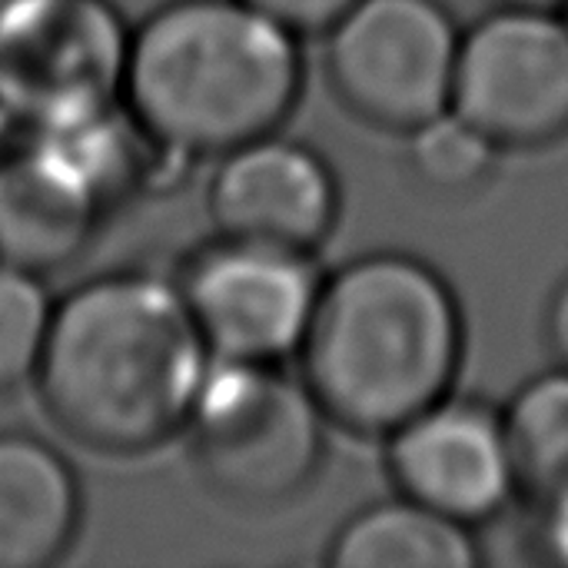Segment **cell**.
<instances>
[{
    "mask_svg": "<svg viewBox=\"0 0 568 568\" xmlns=\"http://www.w3.org/2000/svg\"><path fill=\"white\" fill-rule=\"evenodd\" d=\"M210 363L176 283L106 273L53 303L33 383L77 443L143 453L186 426Z\"/></svg>",
    "mask_w": 568,
    "mask_h": 568,
    "instance_id": "1",
    "label": "cell"
},
{
    "mask_svg": "<svg viewBox=\"0 0 568 568\" xmlns=\"http://www.w3.org/2000/svg\"><path fill=\"white\" fill-rule=\"evenodd\" d=\"M466 326L453 286L406 253H369L323 280L300 359L323 416L369 439L453 396Z\"/></svg>",
    "mask_w": 568,
    "mask_h": 568,
    "instance_id": "2",
    "label": "cell"
},
{
    "mask_svg": "<svg viewBox=\"0 0 568 568\" xmlns=\"http://www.w3.org/2000/svg\"><path fill=\"white\" fill-rule=\"evenodd\" d=\"M300 90L296 33L246 0H173L130 33L123 106L183 160L276 133Z\"/></svg>",
    "mask_w": 568,
    "mask_h": 568,
    "instance_id": "3",
    "label": "cell"
},
{
    "mask_svg": "<svg viewBox=\"0 0 568 568\" xmlns=\"http://www.w3.org/2000/svg\"><path fill=\"white\" fill-rule=\"evenodd\" d=\"M326 416L280 363L213 359L186 419L203 479L243 506L296 496L320 469Z\"/></svg>",
    "mask_w": 568,
    "mask_h": 568,
    "instance_id": "4",
    "label": "cell"
},
{
    "mask_svg": "<svg viewBox=\"0 0 568 568\" xmlns=\"http://www.w3.org/2000/svg\"><path fill=\"white\" fill-rule=\"evenodd\" d=\"M130 33L110 0H10L0 10V110L33 136L116 110Z\"/></svg>",
    "mask_w": 568,
    "mask_h": 568,
    "instance_id": "5",
    "label": "cell"
},
{
    "mask_svg": "<svg viewBox=\"0 0 568 568\" xmlns=\"http://www.w3.org/2000/svg\"><path fill=\"white\" fill-rule=\"evenodd\" d=\"M459 40L439 0H359L326 30V73L353 116L409 133L449 110Z\"/></svg>",
    "mask_w": 568,
    "mask_h": 568,
    "instance_id": "6",
    "label": "cell"
},
{
    "mask_svg": "<svg viewBox=\"0 0 568 568\" xmlns=\"http://www.w3.org/2000/svg\"><path fill=\"white\" fill-rule=\"evenodd\" d=\"M489 140L516 150L568 133V20L496 7L459 40L453 103Z\"/></svg>",
    "mask_w": 568,
    "mask_h": 568,
    "instance_id": "7",
    "label": "cell"
},
{
    "mask_svg": "<svg viewBox=\"0 0 568 568\" xmlns=\"http://www.w3.org/2000/svg\"><path fill=\"white\" fill-rule=\"evenodd\" d=\"M310 256L220 236L186 263L176 286L213 359L280 363L300 353L323 286Z\"/></svg>",
    "mask_w": 568,
    "mask_h": 568,
    "instance_id": "8",
    "label": "cell"
},
{
    "mask_svg": "<svg viewBox=\"0 0 568 568\" xmlns=\"http://www.w3.org/2000/svg\"><path fill=\"white\" fill-rule=\"evenodd\" d=\"M386 469L399 496L463 526L489 523L516 496L503 409L439 399L389 436Z\"/></svg>",
    "mask_w": 568,
    "mask_h": 568,
    "instance_id": "9",
    "label": "cell"
},
{
    "mask_svg": "<svg viewBox=\"0 0 568 568\" xmlns=\"http://www.w3.org/2000/svg\"><path fill=\"white\" fill-rule=\"evenodd\" d=\"M206 210L220 236L313 253L336 226L339 186L316 150L266 133L220 156Z\"/></svg>",
    "mask_w": 568,
    "mask_h": 568,
    "instance_id": "10",
    "label": "cell"
},
{
    "mask_svg": "<svg viewBox=\"0 0 568 568\" xmlns=\"http://www.w3.org/2000/svg\"><path fill=\"white\" fill-rule=\"evenodd\" d=\"M103 203L83 170L47 136L0 156V266L47 276L73 263Z\"/></svg>",
    "mask_w": 568,
    "mask_h": 568,
    "instance_id": "11",
    "label": "cell"
},
{
    "mask_svg": "<svg viewBox=\"0 0 568 568\" xmlns=\"http://www.w3.org/2000/svg\"><path fill=\"white\" fill-rule=\"evenodd\" d=\"M80 526V486L67 459L30 433H0V568H47Z\"/></svg>",
    "mask_w": 568,
    "mask_h": 568,
    "instance_id": "12",
    "label": "cell"
},
{
    "mask_svg": "<svg viewBox=\"0 0 568 568\" xmlns=\"http://www.w3.org/2000/svg\"><path fill=\"white\" fill-rule=\"evenodd\" d=\"M516 496L539 516L552 556L568 562V369L526 383L503 409Z\"/></svg>",
    "mask_w": 568,
    "mask_h": 568,
    "instance_id": "13",
    "label": "cell"
},
{
    "mask_svg": "<svg viewBox=\"0 0 568 568\" xmlns=\"http://www.w3.org/2000/svg\"><path fill=\"white\" fill-rule=\"evenodd\" d=\"M336 568H476L479 546L469 526L406 496L356 513L329 542Z\"/></svg>",
    "mask_w": 568,
    "mask_h": 568,
    "instance_id": "14",
    "label": "cell"
},
{
    "mask_svg": "<svg viewBox=\"0 0 568 568\" xmlns=\"http://www.w3.org/2000/svg\"><path fill=\"white\" fill-rule=\"evenodd\" d=\"M499 143L453 106L409 130V163L416 176L439 193H466L496 170Z\"/></svg>",
    "mask_w": 568,
    "mask_h": 568,
    "instance_id": "15",
    "label": "cell"
},
{
    "mask_svg": "<svg viewBox=\"0 0 568 568\" xmlns=\"http://www.w3.org/2000/svg\"><path fill=\"white\" fill-rule=\"evenodd\" d=\"M53 303L40 276L0 266V393L33 379Z\"/></svg>",
    "mask_w": 568,
    "mask_h": 568,
    "instance_id": "16",
    "label": "cell"
},
{
    "mask_svg": "<svg viewBox=\"0 0 568 568\" xmlns=\"http://www.w3.org/2000/svg\"><path fill=\"white\" fill-rule=\"evenodd\" d=\"M246 3L266 13L270 20H276L280 27H286L290 33L310 37V33H326L359 0H246Z\"/></svg>",
    "mask_w": 568,
    "mask_h": 568,
    "instance_id": "17",
    "label": "cell"
},
{
    "mask_svg": "<svg viewBox=\"0 0 568 568\" xmlns=\"http://www.w3.org/2000/svg\"><path fill=\"white\" fill-rule=\"evenodd\" d=\"M546 333H549V346L559 356V366L568 369V280L556 290L552 303H549V320H546Z\"/></svg>",
    "mask_w": 568,
    "mask_h": 568,
    "instance_id": "18",
    "label": "cell"
},
{
    "mask_svg": "<svg viewBox=\"0 0 568 568\" xmlns=\"http://www.w3.org/2000/svg\"><path fill=\"white\" fill-rule=\"evenodd\" d=\"M503 7H529V10H552L562 13L568 10V0H499Z\"/></svg>",
    "mask_w": 568,
    "mask_h": 568,
    "instance_id": "19",
    "label": "cell"
},
{
    "mask_svg": "<svg viewBox=\"0 0 568 568\" xmlns=\"http://www.w3.org/2000/svg\"><path fill=\"white\" fill-rule=\"evenodd\" d=\"M7 3H10V0H0V10H3V7H7Z\"/></svg>",
    "mask_w": 568,
    "mask_h": 568,
    "instance_id": "20",
    "label": "cell"
},
{
    "mask_svg": "<svg viewBox=\"0 0 568 568\" xmlns=\"http://www.w3.org/2000/svg\"><path fill=\"white\" fill-rule=\"evenodd\" d=\"M566 20H568V10H566Z\"/></svg>",
    "mask_w": 568,
    "mask_h": 568,
    "instance_id": "21",
    "label": "cell"
}]
</instances>
